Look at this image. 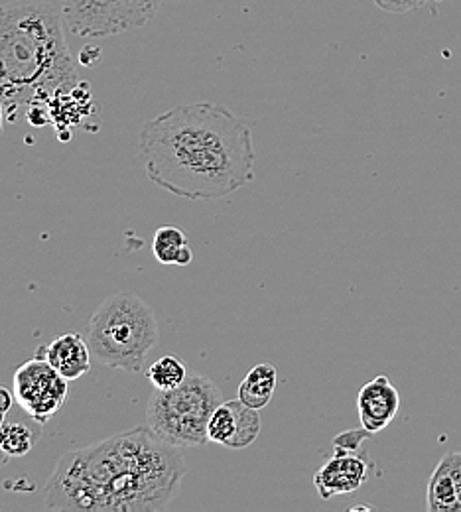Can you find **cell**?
<instances>
[{
	"label": "cell",
	"instance_id": "6",
	"mask_svg": "<svg viewBox=\"0 0 461 512\" xmlns=\"http://www.w3.org/2000/svg\"><path fill=\"white\" fill-rule=\"evenodd\" d=\"M164 0H62L64 24L79 38H107L150 24Z\"/></svg>",
	"mask_w": 461,
	"mask_h": 512
},
{
	"label": "cell",
	"instance_id": "19",
	"mask_svg": "<svg viewBox=\"0 0 461 512\" xmlns=\"http://www.w3.org/2000/svg\"><path fill=\"white\" fill-rule=\"evenodd\" d=\"M14 392H10L6 386H0V412H8L14 404Z\"/></svg>",
	"mask_w": 461,
	"mask_h": 512
},
{
	"label": "cell",
	"instance_id": "18",
	"mask_svg": "<svg viewBox=\"0 0 461 512\" xmlns=\"http://www.w3.org/2000/svg\"><path fill=\"white\" fill-rule=\"evenodd\" d=\"M379 8H383L385 12H393V14H404L410 12L414 8H420L422 4L430 2V0H373Z\"/></svg>",
	"mask_w": 461,
	"mask_h": 512
},
{
	"label": "cell",
	"instance_id": "13",
	"mask_svg": "<svg viewBox=\"0 0 461 512\" xmlns=\"http://www.w3.org/2000/svg\"><path fill=\"white\" fill-rule=\"evenodd\" d=\"M152 253L160 264L188 266L194 260V253L188 243V235L174 225H164L156 229L152 239Z\"/></svg>",
	"mask_w": 461,
	"mask_h": 512
},
{
	"label": "cell",
	"instance_id": "2",
	"mask_svg": "<svg viewBox=\"0 0 461 512\" xmlns=\"http://www.w3.org/2000/svg\"><path fill=\"white\" fill-rule=\"evenodd\" d=\"M180 448L148 426L64 453L44 489L50 511L162 512L186 477Z\"/></svg>",
	"mask_w": 461,
	"mask_h": 512
},
{
	"label": "cell",
	"instance_id": "8",
	"mask_svg": "<svg viewBox=\"0 0 461 512\" xmlns=\"http://www.w3.org/2000/svg\"><path fill=\"white\" fill-rule=\"evenodd\" d=\"M333 448V457L314 475V487L324 501L355 493L369 477V455L361 446L333 444Z\"/></svg>",
	"mask_w": 461,
	"mask_h": 512
},
{
	"label": "cell",
	"instance_id": "21",
	"mask_svg": "<svg viewBox=\"0 0 461 512\" xmlns=\"http://www.w3.org/2000/svg\"><path fill=\"white\" fill-rule=\"evenodd\" d=\"M4 416H6V412H0V428L4 426Z\"/></svg>",
	"mask_w": 461,
	"mask_h": 512
},
{
	"label": "cell",
	"instance_id": "5",
	"mask_svg": "<svg viewBox=\"0 0 461 512\" xmlns=\"http://www.w3.org/2000/svg\"><path fill=\"white\" fill-rule=\"evenodd\" d=\"M221 402L219 386L209 377L190 371L180 386L152 390L146 406V426L174 448H201L209 442L207 426Z\"/></svg>",
	"mask_w": 461,
	"mask_h": 512
},
{
	"label": "cell",
	"instance_id": "10",
	"mask_svg": "<svg viewBox=\"0 0 461 512\" xmlns=\"http://www.w3.org/2000/svg\"><path fill=\"white\" fill-rule=\"evenodd\" d=\"M426 507L430 512H461V453H446L428 481Z\"/></svg>",
	"mask_w": 461,
	"mask_h": 512
},
{
	"label": "cell",
	"instance_id": "7",
	"mask_svg": "<svg viewBox=\"0 0 461 512\" xmlns=\"http://www.w3.org/2000/svg\"><path fill=\"white\" fill-rule=\"evenodd\" d=\"M67 383L40 351L20 365L12 377L18 406L38 424H46L64 408Z\"/></svg>",
	"mask_w": 461,
	"mask_h": 512
},
{
	"label": "cell",
	"instance_id": "4",
	"mask_svg": "<svg viewBox=\"0 0 461 512\" xmlns=\"http://www.w3.org/2000/svg\"><path fill=\"white\" fill-rule=\"evenodd\" d=\"M87 343L103 367L138 375L158 343L156 316L142 298L119 292L105 298L91 316Z\"/></svg>",
	"mask_w": 461,
	"mask_h": 512
},
{
	"label": "cell",
	"instance_id": "15",
	"mask_svg": "<svg viewBox=\"0 0 461 512\" xmlns=\"http://www.w3.org/2000/svg\"><path fill=\"white\" fill-rule=\"evenodd\" d=\"M188 375H190V369L176 355H164L156 359L148 369L150 383L160 390L180 386L188 379Z\"/></svg>",
	"mask_w": 461,
	"mask_h": 512
},
{
	"label": "cell",
	"instance_id": "17",
	"mask_svg": "<svg viewBox=\"0 0 461 512\" xmlns=\"http://www.w3.org/2000/svg\"><path fill=\"white\" fill-rule=\"evenodd\" d=\"M261 434V414L255 408L245 406L243 402L239 404V424H237V434L227 446L229 449H245L251 444L257 442Z\"/></svg>",
	"mask_w": 461,
	"mask_h": 512
},
{
	"label": "cell",
	"instance_id": "1",
	"mask_svg": "<svg viewBox=\"0 0 461 512\" xmlns=\"http://www.w3.org/2000/svg\"><path fill=\"white\" fill-rule=\"evenodd\" d=\"M138 160L176 197L221 199L255 180L253 128L223 105L182 103L142 125Z\"/></svg>",
	"mask_w": 461,
	"mask_h": 512
},
{
	"label": "cell",
	"instance_id": "11",
	"mask_svg": "<svg viewBox=\"0 0 461 512\" xmlns=\"http://www.w3.org/2000/svg\"><path fill=\"white\" fill-rule=\"evenodd\" d=\"M38 351L66 381H77L91 371L93 355L87 339H83L79 333L60 335L50 345L40 347Z\"/></svg>",
	"mask_w": 461,
	"mask_h": 512
},
{
	"label": "cell",
	"instance_id": "3",
	"mask_svg": "<svg viewBox=\"0 0 461 512\" xmlns=\"http://www.w3.org/2000/svg\"><path fill=\"white\" fill-rule=\"evenodd\" d=\"M62 22L52 2L0 4V103L8 123H18L24 109L79 83Z\"/></svg>",
	"mask_w": 461,
	"mask_h": 512
},
{
	"label": "cell",
	"instance_id": "9",
	"mask_svg": "<svg viewBox=\"0 0 461 512\" xmlns=\"http://www.w3.org/2000/svg\"><path fill=\"white\" fill-rule=\"evenodd\" d=\"M398 408L400 394L387 377L381 375L361 386L357 396V410L361 426L367 432L377 434L385 430L395 420Z\"/></svg>",
	"mask_w": 461,
	"mask_h": 512
},
{
	"label": "cell",
	"instance_id": "16",
	"mask_svg": "<svg viewBox=\"0 0 461 512\" xmlns=\"http://www.w3.org/2000/svg\"><path fill=\"white\" fill-rule=\"evenodd\" d=\"M38 436L22 424H4L0 428V451L6 457H22L30 453Z\"/></svg>",
	"mask_w": 461,
	"mask_h": 512
},
{
	"label": "cell",
	"instance_id": "12",
	"mask_svg": "<svg viewBox=\"0 0 461 512\" xmlns=\"http://www.w3.org/2000/svg\"><path fill=\"white\" fill-rule=\"evenodd\" d=\"M276 383H278V373H276L274 365H270V363L255 365L239 384L237 398L249 408L263 410L272 400Z\"/></svg>",
	"mask_w": 461,
	"mask_h": 512
},
{
	"label": "cell",
	"instance_id": "20",
	"mask_svg": "<svg viewBox=\"0 0 461 512\" xmlns=\"http://www.w3.org/2000/svg\"><path fill=\"white\" fill-rule=\"evenodd\" d=\"M4 109H2V103H0V134H2V130H4Z\"/></svg>",
	"mask_w": 461,
	"mask_h": 512
},
{
	"label": "cell",
	"instance_id": "14",
	"mask_svg": "<svg viewBox=\"0 0 461 512\" xmlns=\"http://www.w3.org/2000/svg\"><path fill=\"white\" fill-rule=\"evenodd\" d=\"M239 404L241 400H229V402H221L207 426V436L209 442L213 444H221V446H229L231 440L237 434V424H239Z\"/></svg>",
	"mask_w": 461,
	"mask_h": 512
}]
</instances>
